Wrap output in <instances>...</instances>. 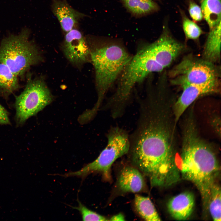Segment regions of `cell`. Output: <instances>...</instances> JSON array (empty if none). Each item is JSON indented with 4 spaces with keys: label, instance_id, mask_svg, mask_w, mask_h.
Returning a JSON list of instances; mask_svg holds the SVG:
<instances>
[{
    "label": "cell",
    "instance_id": "6da1fadb",
    "mask_svg": "<svg viewBox=\"0 0 221 221\" xmlns=\"http://www.w3.org/2000/svg\"><path fill=\"white\" fill-rule=\"evenodd\" d=\"M138 104V118L134 130L129 135L128 154L146 163H163L175 155L176 123L172 109L157 101H143Z\"/></svg>",
    "mask_w": 221,
    "mask_h": 221
},
{
    "label": "cell",
    "instance_id": "7a4b0ae2",
    "mask_svg": "<svg viewBox=\"0 0 221 221\" xmlns=\"http://www.w3.org/2000/svg\"><path fill=\"white\" fill-rule=\"evenodd\" d=\"M187 118L183 128L179 169L181 177L192 183L199 190L204 211L207 212L220 166L214 150L199 135L194 116Z\"/></svg>",
    "mask_w": 221,
    "mask_h": 221
},
{
    "label": "cell",
    "instance_id": "3957f363",
    "mask_svg": "<svg viewBox=\"0 0 221 221\" xmlns=\"http://www.w3.org/2000/svg\"><path fill=\"white\" fill-rule=\"evenodd\" d=\"M183 48V45L165 29L157 40L141 47L132 56L118 78L115 97L121 102L130 101L136 86L150 74L161 72L169 66Z\"/></svg>",
    "mask_w": 221,
    "mask_h": 221
},
{
    "label": "cell",
    "instance_id": "277c9868",
    "mask_svg": "<svg viewBox=\"0 0 221 221\" xmlns=\"http://www.w3.org/2000/svg\"><path fill=\"white\" fill-rule=\"evenodd\" d=\"M94 66L97 95V101L91 110L96 114L105 96L118 79L132 56L120 42L89 37L87 40Z\"/></svg>",
    "mask_w": 221,
    "mask_h": 221
},
{
    "label": "cell",
    "instance_id": "5b68a950",
    "mask_svg": "<svg viewBox=\"0 0 221 221\" xmlns=\"http://www.w3.org/2000/svg\"><path fill=\"white\" fill-rule=\"evenodd\" d=\"M29 32L25 30L18 35L5 38L0 44V62L22 79L31 66L42 60L36 45L29 39Z\"/></svg>",
    "mask_w": 221,
    "mask_h": 221
},
{
    "label": "cell",
    "instance_id": "8992f818",
    "mask_svg": "<svg viewBox=\"0 0 221 221\" xmlns=\"http://www.w3.org/2000/svg\"><path fill=\"white\" fill-rule=\"evenodd\" d=\"M107 143L98 157L80 170L62 175L64 177L84 178L90 173L100 172L107 178L110 177V168L118 158L128 153L130 147L129 134L118 126L111 127L107 134Z\"/></svg>",
    "mask_w": 221,
    "mask_h": 221
},
{
    "label": "cell",
    "instance_id": "52a82bcc",
    "mask_svg": "<svg viewBox=\"0 0 221 221\" xmlns=\"http://www.w3.org/2000/svg\"><path fill=\"white\" fill-rule=\"evenodd\" d=\"M27 76L25 89L19 95L15 96V120L17 125L23 124L49 104L53 99L44 79L32 78L29 74Z\"/></svg>",
    "mask_w": 221,
    "mask_h": 221
},
{
    "label": "cell",
    "instance_id": "ba28073f",
    "mask_svg": "<svg viewBox=\"0 0 221 221\" xmlns=\"http://www.w3.org/2000/svg\"><path fill=\"white\" fill-rule=\"evenodd\" d=\"M170 76L173 83L181 87L218 79L219 73L213 63L204 59L187 56L172 69Z\"/></svg>",
    "mask_w": 221,
    "mask_h": 221
},
{
    "label": "cell",
    "instance_id": "9c48e42d",
    "mask_svg": "<svg viewBox=\"0 0 221 221\" xmlns=\"http://www.w3.org/2000/svg\"><path fill=\"white\" fill-rule=\"evenodd\" d=\"M219 79L200 84H190L181 87L182 92L173 104V111L176 122L188 107L197 98L205 95L218 93L220 91Z\"/></svg>",
    "mask_w": 221,
    "mask_h": 221
},
{
    "label": "cell",
    "instance_id": "30bf717a",
    "mask_svg": "<svg viewBox=\"0 0 221 221\" xmlns=\"http://www.w3.org/2000/svg\"><path fill=\"white\" fill-rule=\"evenodd\" d=\"M64 53L72 64L79 65L91 60L87 41L79 30L73 29L66 33L63 44Z\"/></svg>",
    "mask_w": 221,
    "mask_h": 221
},
{
    "label": "cell",
    "instance_id": "8fae6325",
    "mask_svg": "<svg viewBox=\"0 0 221 221\" xmlns=\"http://www.w3.org/2000/svg\"><path fill=\"white\" fill-rule=\"evenodd\" d=\"M51 8L62 29L66 33L74 29L79 20L86 16L72 8L66 0H52Z\"/></svg>",
    "mask_w": 221,
    "mask_h": 221
},
{
    "label": "cell",
    "instance_id": "7c38bea8",
    "mask_svg": "<svg viewBox=\"0 0 221 221\" xmlns=\"http://www.w3.org/2000/svg\"><path fill=\"white\" fill-rule=\"evenodd\" d=\"M194 195L189 192H184L171 198L167 204L168 211L174 219L184 220L192 214L195 206Z\"/></svg>",
    "mask_w": 221,
    "mask_h": 221
},
{
    "label": "cell",
    "instance_id": "4fadbf2b",
    "mask_svg": "<svg viewBox=\"0 0 221 221\" xmlns=\"http://www.w3.org/2000/svg\"><path fill=\"white\" fill-rule=\"evenodd\" d=\"M145 185L143 176L138 169L126 167L121 171L118 179V185L122 192H138L142 190Z\"/></svg>",
    "mask_w": 221,
    "mask_h": 221
},
{
    "label": "cell",
    "instance_id": "5bb4252c",
    "mask_svg": "<svg viewBox=\"0 0 221 221\" xmlns=\"http://www.w3.org/2000/svg\"><path fill=\"white\" fill-rule=\"evenodd\" d=\"M221 22L209 30L203 51L204 59L214 63L220 59Z\"/></svg>",
    "mask_w": 221,
    "mask_h": 221
},
{
    "label": "cell",
    "instance_id": "9a60e30c",
    "mask_svg": "<svg viewBox=\"0 0 221 221\" xmlns=\"http://www.w3.org/2000/svg\"><path fill=\"white\" fill-rule=\"evenodd\" d=\"M18 77L5 64L0 62V95L6 99L20 88Z\"/></svg>",
    "mask_w": 221,
    "mask_h": 221
},
{
    "label": "cell",
    "instance_id": "2e32d148",
    "mask_svg": "<svg viewBox=\"0 0 221 221\" xmlns=\"http://www.w3.org/2000/svg\"><path fill=\"white\" fill-rule=\"evenodd\" d=\"M200 3L203 17L211 29L221 22V0H200Z\"/></svg>",
    "mask_w": 221,
    "mask_h": 221
},
{
    "label": "cell",
    "instance_id": "e0dca14e",
    "mask_svg": "<svg viewBox=\"0 0 221 221\" xmlns=\"http://www.w3.org/2000/svg\"><path fill=\"white\" fill-rule=\"evenodd\" d=\"M134 205L138 213L145 220L149 221L161 220L153 204L149 197L136 195Z\"/></svg>",
    "mask_w": 221,
    "mask_h": 221
},
{
    "label": "cell",
    "instance_id": "ac0fdd59",
    "mask_svg": "<svg viewBox=\"0 0 221 221\" xmlns=\"http://www.w3.org/2000/svg\"><path fill=\"white\" fill-rule=\"evenodd\" d=\"M126 8L133 14L143 16L157 11V4L152 0H122Z\"/></svg>",
    "mask_w": 221,
    "mask_h": 221
},
{
    "label": "cell",
    "instance_id": "d6986e66",
    "mask_svg": "<svg viewBox=\"0 0 221 221\" xmlns=\"http://www.w3.org/2000/svg\"><path fill=\"white\" fill-rule=\"evenodd\" d=\"M221 188L215 184L213 187L210 196L207 210L213 220L221 221Z\"/></svg>",
    "mask_w": 221,
    "mask_h": 221
},
{
    "label": "cell",
    "instance_id": "ffe728a7",
    "mask_svg": "<svg viewBox=\"0 0 221 221\" xmlns=\"http://www.w3.org/2000/svg\"><path fill=\"white\" fill-rule=\"evenodd\" d=\"M183 29L187 39H198L203 33L201 28L194 21L190 20L182 11Z\"/></svg>",
    "mask_w": 221,
    "mask_h": 221
},
{
    "label": "cell",
    "instance_id": "44dd1931",
    "mask_svg": "<svg viewBox=\"0 0 221 221\" xmlns=\"http://www.w3.org/2000/svg\"><path fill=\"white\" fill-rule=\"evenodd\" d=\"M78 207L71 206L73 208L79 211L81 214L83 221H107L108 220L104 216L93 211L83 205L78 199Z\"/></svg>",
    "mask_w": 221,
    "mask_h": 221
},
{
    "label": "cell",
    "instance_id": "7402d4cb",
    "mask_svg": "<svg viewBox=\"0 0 221 221\" xmlns=\"http://www.w3.org/2000/svg\"><path fill=\"white\" fill-rule=\"evenodd\" d=\"M188 10L189 14L193 21H200L202 20L203 16L201 9L193 1H189Z\"/></svg>",
    "mask_w": 221,
    "mask_h": 221
},
{
    "label": "cell",
    "instance_id": "603a6c76",
    "mask_svg": "<svg viewBox=\"0 0 221 221\" xmlns=\"http://www.w3.org/2000/svg\"><path fill=\"white\" fill-rule=\"evenodd\" d=\"M9 114L7 110L0 104V125L11 124Z\"/></svg>",
    "mask_w": 221,
    "mask_h": 221
},
{
    "label": "cell",
    "instance_id": "cb8c5ba5",
    "mask_svg": "<svg viewBox=\"0 0 221 221\" xmlns=\"http://www.w3.org/2000/svg\"><path fill=\"white\" fill-rule=\"evenodd\" d=\"M109 220L110 221H124L125 217L123 215L119 213L112 216L110 218Z\"/></svg>",
    "mask_w": 221,
    "mask_h": 221
}]
</instances>
